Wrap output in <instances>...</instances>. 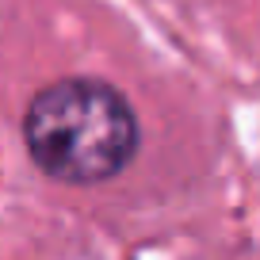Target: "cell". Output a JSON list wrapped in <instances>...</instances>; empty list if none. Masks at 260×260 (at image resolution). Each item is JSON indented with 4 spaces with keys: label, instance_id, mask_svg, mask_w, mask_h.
I'll return each instance as SVG.
<instances>
[{
    "label": "cell",
    "instance_id": "obj_1",
    "mask_svg": "<svg viewBox=\"0 0 260 260\" xmlns=\"http://www.w3.org/2000/svg\"><path fill=\"white\" fill-rule=\"evenodd\" d=\"M27 149L65 184H100L122 172L138 149L130 104L104 81H57L27 107Z\"/></svg>",
    "mask_w": 260,
    "mask_h": 260
}]
</instances>
